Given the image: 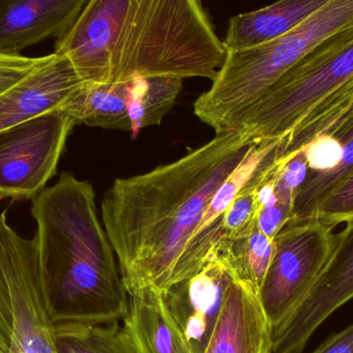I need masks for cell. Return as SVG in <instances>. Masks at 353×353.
<instances>
[{"instance_id":"cell-1","label":"cell","mask_w":353,"mask_h":353,"mask_svg":"<svg viewBox=\"0 0 353 353\" xmlns=\"http://www.w3.org/2000/svg\"><path fill=\"white\" fill-rule=\"evenodd\" d=\"M255 140L217 134L182 159L117 179L101 201L105 232L128 294L163 290L183 280L185 253L220 185Z\"/></svg>"},{"instance_id":"cell-2","label":"cell","mask_w":353,"mask_h":353,"mask_svg":"<svg viewBox=\"0 0 353 353\" xmlns=\"http://www.w3.org/2000/svg\"><path fill=\"white\" fill-rule=\"evenodd\" d=\"M54 52L89 83L213 80L228 55L203 0H88Z\"/></svg>"},{"instance_id":"cell-3","label":"cell","mask_w":353,"mask_h":353,"mask_svg":"<svg viewBox=\"0 0 353 353\" xmlns=\"http://www.w3.org/2000/svg\"><path fill=\"white\" fill-rule=\"evenodd\" d=\"M39 263L55 325L123 321L128 296L92 185L63 173L32 199Z\"/></svg>"},{"instance_id":"cell-4","label":"cell","mask_w":353,"mask_h":353,"mask_svg":"<svg viewBox=\"0 0 353 353\" xmlns=\"http://www.w3.org/2000/svg\"><path fill=\"white\" fill-rule=\"evenodd\" d=\"M353 27V0H331L300 26L251 49L228 51L194 113L216 134L234 132L247 110L327 39Z\"/></svg>"},{"instance_id":"cell-5","label":"cell","mask_w":353,"mask_h":353,"mask_svg":"<svg viewBox=\"0 0 353 353\" xmlns=\"http://www.w3.org/2000/svg\"><path fill=\"white\" fill-rule=\"evenodd\" d=\"M352 89L353 27L284 74L247 110L234 132L259 142L278 140Z\"/></svg>"},{"instance_id":"cell-6","label":"cell","mask_w":353,"mask_h":353,"mask_svg":"<svg viewBox=\"0 0 353 353\" xmlns=\"http://www.w3.org/2000/svg\"><path fill=\"white\" fill-rule=\"evenodd\" d=\"M0 272L10 296L12 335L8 353H59L39 263L37 239H24L0 214Z\"/></svg>"},{"instance_id":"cell-7","label":"cell","mask_w":353,"mask_h":353,"mask_svg":"<svg viewBox=\"0 0 353 353\" xmlns=\"http://www.w3.org/2000/svg\"><path fill=\"white\" fill-rule=\"evenodd\" d=\"M333 230L313 219L286 224L274 239L275 253L259 292L272 332L290 319L316 281L335 245Z\"/></svg>"},{"instance_id":"cell-8","label":"cell","mask_w":353,"mask_h":353,"mask_svg":"<svg viewBox=\"0 0 353 353\" xmlns=\"http://www.w3.org/2000/svg\"><path fill=\"white\" fill-rule=\"evenodd\" d=\"M84 84L62 54H0V132L62 108Z\"/></svg>"},{"instance_id":"cell-9","label":"cell","mask_w":353,"mask_h":353,"mask_svg":"<svg viewBox=\"0 0 353 353\" xmlns=\"http://www.w3.org/2000/svg\"><path fill=\"white\" fill-rule=\"evenodd\" d=\"M76 121L62 111L0 132V199H33L56 174Z\"/></svg>"},{"instance_id":"cell-10","label":"cell","mask_w":353,"mask_h":353,"mask_svg":"<svg viewBox=\"0 0 353 353\" xmlns=\"http://www.w3.org/2000/svg\"><path fill=\"white\" fill-rule=\"evenodd\" d=\"M353 299V219L336 234L331 255L290 319L272 332L273 353H304L317 329Z\"/></svg>"},{"instance_id":"cell-11","label":"cell","mask_w":353,"mask_h":353,"mask_svg":"<svg viewBox=\"0 0 353 353\" xmlns=\"http://www.w3.org/2000/svg\"><path fill=\"white\" fill-rule=\"evenodd\" d=\"M234 280L212 245L199 271L161 292L191 353L205 352Z\"/></svg>"},{"instance_id":"cell-12","label":"cell","mask_w":353,"mask_h":353,"mask_svg":"<svg viewBox=\"0 0 353 353\" xmlns=\"http://www.w3.org/2000/svg\"><path fill=\"white\" fill-rule=\"evenodd\" d=\"M88 0H0V54H21L48 39H60Z\"/></svg>"},{"instance_id":"cell-13","label":"cell","mask_w":353,"mask_h":353,"mask_svg":"<svg viewBox=\"0 0 353 353\" xmlns=\"http://www.w3.org/2000/svg\"><path fill=\"white\" fill-rule=\"evenodd\" d=\"M203 353H273L271 325L250 286L232 282Z\"/></svg>"},{"instance_id":"cell-14","label":"cell","mask_w":353,"mask_h":353,"mask_svg":"<svg viewBox=\"0 0 353 353\" xmlns=\"http://www.w3.org/2000/svg\"><path fill=\"white\" fill-rule=\"evenodd\" d=\"M331 0H278L254 12L232 17L224 46L226 51L251 49L274 41L300 26Z\"/></svg>"},{"instance_id":"cell-15","label":"cell","mask_w":353,"mask_h":353,"mask_svg":"<svg viewBox=\"0 0 353 353\" xmlns=\"http://www.w3.org/2000/svg\"><path fill=\"white\" fill-rule=\"evenodd\" d=\"M128 296L122 325L141 353H191L161 290L143 288Z\"/></svg>"},{"instance_id":"cell-16","label":"cell","mask_w":353,"mask_h":353,"mask_svg":"<svg viewBox=\"0 0 353 353\" xmlns=\"http://www.w3.org/2000/svg\"><path fill=\"white\" fill-rule=\"evenodd\" d=\"M340 146L335 165L321 175L306 176L294 191V208L288 224L315 219L323 199L353 173V92L333 126Z\"/></svg>"},{"instance_id":"cell-17","label":"cell","mask_w":353,"mask_h":353,"mask_svg":"<svg viewBox=\"0 0 353 353\" xmlns=\"http://www.w3.org/2000/svg\"><path fill=\"white\" fill-rule=\"evenodd\" d=\"M77 124L132 132L128 112V82H84L62 108Z\"/></svg>"},{"instance_id":"cell-18","label":"cell","mask_w":353,"mask_h":353,"mask_svg":"<svg viewBox=\"0 0 353 353\" xmlns=\"http://www.w3.org/2000/svg\"><path fill=\"white\" fill-rule=\"evenodd\" d=\"M213 246L234 280L259 294L275 253L274 240L265 236L255 222L245 234L234 239H220Z\"/></svg>"},{"instance_id":"cell-19","label":"cell","mask_w":353,"mask_h":353,"mask_svg":"<svg viewBox=\"0 0 353 353\" xmlns=\"http://www.w3.org/2000/svg\"><path fill=\"white\" fill-rule=\"evenodd\" d=\"M128 82V112L132 136L143 128L159 125L173 109L182 90L183 79L174 77L136 78Z\"/></svg>"},{"instance_id":"cell-20","label":"cell","mask_w":353,"mask_h":353,"mask_svg":"<svg viewBox=\"0 0 353 353\" xmlns=\"http://www.w3.org/2000/svg\"><path fill=\"white\" fill-rule=\"evenodd\" d=\"M59 353H141L118 323L55 325Z\"/></svg>"},{"instance_id":"cell-21","label":"cell","mask_w":353,"mask_h":353,"mask_svg":"<svg viewBox=\"0 0 353 353\" xmlns=\"http://www.w3.org/2000/svg\"><path fill=\"white\" fill-rule=\"evenodd\" d=\"M279 141L280 139L273 141H261V142L255 141L253 143L252 146L248 149L242 161L236 165V169L223 181V183L216 191L211 203L208 205L207 211H205L192 240L199 236L201 232L211 228L217 222V220L220 219L222 214L230 207V203L234 201L236 195L242 190L243 187L247 184L253 174L259 169L263 159L277 146Z\"/></svg>"},{"instance_id":"cell-22","label":"cell","mask_w":353,"mask_h":353,"mask_svg":"<svg viewBox=\"0 0 353 353\" xmlns=\"http://www.w3.org/2000/svg\"><path fill=\"white\" fill-rule=\"evenodd\" d=\"M259 169L243 187L230 207L215 224L208 228L217 242L220 239H234L252 228L259 210Z\"/></svg>"},{"instance_id":"cell-23","label":"cell","mask_w":353,"mask_h":353,"mask_svg":"<svg viewBox=\"0 0 353 353\" xmlns=\"http://www.w3.org/2000/svg\"><path fill=\"white\" fill-rule=\"evenodd\" d=\"M294 189L283 184L277 175L273 193L259 208L256 216V224L259 230L272 240L290 221L294 208Z\"/></svg>"},{"instance_id":"cell-24","label":"cell","mask_w":353,"mask_h":353,"mask_svg":"<svg viewBox=\"0 0 353 353\" xmlns=\"http://www.w3.org/2000/svg\"><path fill=\"white\" fill-rule=\"evenodd\" d=\"M315 219L333 228L353 219V173L323 199Z\"/></svg>"},{"instance_id":"cell-25","label":"cell","mask_w":353,"mask_h":353,"mask_svg":"<svg viewBox=\"0 0 353 353\" xmlns=\"http://www.w3.org/2000/svg\"><path fill=\"white\" fill-rule=\"evenodd\" d=\"M12 335V314H10V296L3 276L0 272V353L10 352Z\"/></svg>"},{"instance_id":"cell-26","label":"cell","mask_w":353,"mask_h":353,"mask_svg":"<svg viewBox=\"0 0 353 353\" xmlns=\"http://www.w3.org/2000/svg\"><path fill=\"white\" fill-rule=\"evenodd\" d=\"M311 353H353V323L343 331L330 336Z\"/></svg>"}]
</instances>
